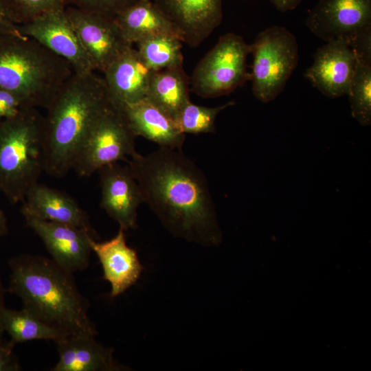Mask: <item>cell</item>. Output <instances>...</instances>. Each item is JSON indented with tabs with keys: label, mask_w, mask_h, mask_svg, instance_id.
<instances>
[{
	"label": "cell",
	"mask_w": 371,
	"mask_h": 371,
	"mask_svg": "<svg viewBox=\"0 0 371 371\" xmlns=\"http://www.w3.org/2000/svg\"><path fill=\"white\" fill-rule=\"evenodd\" d=\"M144 203L174 236L205 246L221 239L207 179L181 150L159 147L128 161Z\"/></svg>",
	"instance_id": "obj_1"
},
{
	"label": "cell",
	"mask_w": 371,
	"mask_h": 371,
	"mask_svg": "<svg viewBox=\"0 0 371 371\" xmlns=\"http://www.w3.org/2000/svg\"><path fill=\"white\" fill-rule=\"evenodd\" d=\"M8 265V291L21 300L23 308L65 336L97 335L74 273L52 258L29 254L11 258Z\"/></svg>",
	"instance_id": "obj_2"
},
{
	"label": "cell",
	"mask_w": 371,
	"mask_h": 371,
	"mask_svg": "<svg viewBox=\"0 0 371 371\" xmlns=\"http://www.w3.org/2000/svg\"><path fill=\"white\" fill-rule=\"evenodd\" d=\"M110 101L104 78L94 71L74 72L63 84L44 116L45 172L60 178L72 170L82 142Z\"/></svg>",
	"instance_id": "obj_3"
},
{
	"label": "cell",
	"mask_w": 371,
	"mask_h": 371,
	"mask_svg": "<svg viewBox=\"0 0 371 371\" xmlns=\"http://www.w3.org/2000/svg\"><path fill=\"white\" fill-rule=\"evenodd\" d=\"M74 73L67 60L34 38L0 33V88L25 107L46 109Z\"/></svg>",
	"instance_id": "obj_4"
},
{
	"label": "cell",
	"mask_w": 371,
	"mask_h": 371,
	"mask_svg": "<svg viewBox=\"0 0 371 371\" xmlns=\"http://www.w3.org/2000/svg\"><path fill=\"white\" fill-rule=\"evenodd\" d=\"M45 117L23 108L0 123V192L12 203L23 202L45 170Z\"/></svg>",
	"instance_id": "obj_5"
},
{
	"label": "cell",
	"mask_w": 371,
	"mask_h": 371,
	"mask_svg": "<svg viewBox=\"0 0 371 371\" xmlns=\"http://www.w3.org/2000/svg\"><path fill=\"white\" fill-rule=\"evenodd\" d=\"M250 45L253 93L258 100L267 103L284 90L297 66V40L286 27L273 25L260 32Z\"/></svg>",
	"instance_id": "obj_6"
},
{
	"label": "cell",
	"mask_w": 371,
	"mask_h": 371,
	"mask_svg": "<svg viewBox=\"0 0 371 371\" xmlns=\"http://www.w3.org/2000/svg\"><path fill=\"white\" fill-rule=\"evenodd\" d=\"M135 137L121 107L111 100L82 142L72 170L87 177L105 166L127 160L137 153Z\"/></svg>",
	"instance_id": "obj_7"
},
{
	"label": "cell",
	"mask_w": 371,
	"mask_h": 371,
	"mask_svg": "<svg viewBox=\"0 0 371 371\" xmlns=\"http://www.w3.org/2000/svg\"><path fill=\"white\" fill-rule=\"evenodd\" d=\"M251 45L242 36L228 33L204 56L191 78L194 91L203 98L227 95L251 79L247 58Z\"/></svg>",
	"instance_id": "obj_8"
},
{
	"label": "cell",
	"mask_w": 371,
	"mask_h": 371,
	"mask_svg": "<svg viewBox=\"0 0 371 371\" xmlns=\"http://www.w3.org/2000/svg\"><path fill=\"white\" fill-rule=\"evenodd\" d=\"M306 25L326 42L343 41L355 48L371 41V0H319Z\"/></svg>",
	"instance_id": "obj_9"
},
{
	"label": "cell",
	"mask_w": 371,
	"mask_h": 371,
	"mask_svg": "<svg viewBox=\"0 0 371 371\" xmlns=\"http://www.w3.org/2000/svg\"><path fill=\"white\" fill-rule=\"evenodd\" d=\"M22 36L34 38L56 55L67 60L75 73L95 71L65 9L41 14L19 24Z\"/></svg>",
	"instance_id": "obj_10"
},
{
	"label": "cell",
	"mask_w": 371,
	"mask_h": 371,
	"mask_svg": "<svg viewBox=\"0 0 371 371\" xmlns=\"http://www.w3.org/2000/svg\"><path fill=\"white\" fill-rule=\"evenodd\" d=\"M95 70L104 72L120 55L133 46L124 37L115 18L80 10L65 9Z\"/></svg>",
	"instance_id": "obj_11"
},
{
	"label": "cell",
	"mask_w": 371,
	"mask_h": 371,
	"mask_svg": "<svg viewBox=\"0 0 371 371\" xmlns=\"http://www.w3.org/2000/svg\"><path fill=\"white\" fill-rule=\"evenodd\" d=\"M21 212L26 226L41 239L56 264L72 273L88 267L92 252L91 240L97 238L95 232L43 220L25 211Z\"/></svg>",
	"instance_id": "obj_12"
},
{
	"label": "cell",
	"mask_w": 371,
	"mask_h": 371,
	"mask_svg": "<svg viewBox=\"0 0 371 371\" xmlns=\"http://www.w3.org/2000/svg\"><path fill=\"white\" fill-rule=\"evenodd\" d=\"M357 63L355 49L343 41H332L319 47L305 78L329 98L347 95Z\"/></svg>",
	"instance_id": "obj_13"
},
{
	"label": "cell",
	"mask_w": 371,
	"mask_h": 371,
	"mask_svg": "<svg viewBox=\"0 0 371 371\" xmlns=\"http://www.w3.org/2000/svg\"><path fill=\"white\" fill-rule=\"evenodd\" d=\"M97 172L101 189L100 207L120 228L125 231L135 229L137 209L144 199L128 166L116 162Z\"/></svg>",
	"instance_id": "obj_14"
},
{
	"label": "cell",
	"mask_w": 371,
	"mask_h": 371,
	"mask_svg": "<svg viewBox=\"0 0 371 371\" xmlns=\"http://www.w3.org/2000/svg\"><path fill=\"white\" fill-rule=\"evenodd\" d=\"M179 30L183 42L199 46L221 24L222 0H155Z\"/></svg>",
	"instance_id": "obj_15"
},
{
	"label": "cell",
	"mask_w": 371,
	"mask_h": 371,
	"mask_svg": "<svg viewBox=\"0 0 371 371\" xmlns=\"http://www.w3.org/2000/svg\"><path fill=\"white\" fill-rule=\"evenodd\" d=\"M138 51L128 47L103 72L110 100L122 106L144 100L153 73Z\"/></svg>",
	"instance_id": "obj_16"
},
{
	"label": "cell",
	"mask_w": 371,
	"mask_h": 371,
	"mask_svg": "<svg viewBox=\"0 0 371 371\" xmlns=\"http://www.w3.org/2000/svg\"><path fill=\"white\" fill-rule=\"evenodd\" d=\"M124 232L120 227L109 240H91V250L101 264L103 278L110 283L111 297L121 295L135 284L144 269L137 251L127 245Z\"/></svg>",
	"instance_id": "obj_17"
},
{
	"label": "cell",
	"mask_w": 371,
	"mask_h": 371,
	"mask_svg": "<svg viewBox=\"0 0 371 371\" xmlns=\"http://www.w3.org/2000/svg\"><path fill=\"white\" fill-rule=\"evenodd\" d=\"M21 211L43 220L95 232L88 214L74 199L65 192L38 182L27 192Z\"/></svg>",
	"instance_id": "obj_18"
},
{
	"label": "cell",
	"mask_w": 371,
	"mask_h": 371,
	"mask_svg": "<svg viewBox=\"0 0 371 371\" xmlns=\"http://www.w3.org/2000/svg\"><path fill=\"white\" fill-rule=\"evenodd\" d=\"M95 336H65L56 343L58 361L52 371H115L124 370L113 357L111 348L97 342Z\"/></svg>",
	"instance_id": "obj_19"
},
{
	"label": "cell",
	"mask_w": 371,
	"mask_h": 371,
	"mask_svg": "<svg viewBox=\"0 0 371 371\" xmlns=\"http://www.w3.org/2000/svg\"><path fill=\"white\" fill-rule=\"evenodd\" d=\"M120 107L136 137H143L159 147L181 150L185 134L172 118L147 99Z\"/></svg>",
	"instance_id": "obj_20"
},
{
	"label": "cell",
	"mask_w": 371,
	"mask_h": 371,
	"mask_svg": "<svg viewBox=\"0 0 371 371\" xmlns=\"http://www.w3.org/2000/svg\"><path fill=\"white\" fill-rule=\"evenodd\" d=\"M114 18L124 37L131 45L163 34L182 40L172 22L150 0H137Z\"/></svg>",
	"instance_id": "obj_21"
},
{
	"label": "cell",
	"mask_w": 371,
	"mask_h": 371,
	"mask_svg": "<svg viewBox=\"0 0 371 371\" xmlns=\"http://www.w3.org/2000/svg\"><path fill=\"white\" fill-rule=\"evenodd\" d=\"M189 83L183 67L155 71L146 99L175 120L183 106L190 101Z\"/></svg>",
	"instance_id": "obj_22"
},
{
	"label": "cell",
	"mask_w": 371,
	"mask_h": 371,
	"mask_svg": "<svg viewBox=\"0 0 371 371\" xmlns=\"http://www.w3.org/2000/svg\"><path fill=\"white\" fill-rule=\"evenodd\" d=\"M0 324L15 344L40 339L56 342L65 337L23 308L16 311L6 308L5 305L1 306Z\"/></svg>",
	"instance_id": "obj_23"
},
{
	"label": "cell",
	"mask_w": 371,
	"mask_h": 371,
	"mask_svg": "<svg viewBox=\"0 0 371 371\" xmlns=\"http://www.w3.org/2000/svg\"><path fill=\"white\" fill-rule=\"evenodd\" d=\"M182 40L169 34L158 35L137 43V51L153 71L183 67Z\"/></svg>",
	"instance_id": "obj_24"
},
{
	"label": "cell",
	"mask_w": 371,
	"mask_h": 371,
	"mask_svg": "<svg viewBox=\"0 0 371 371\" xmlns=\"http://www.w3.org/2000/svg\"><path fill=\"white\" fill-rule=\"evenodd\" d=\"M347 95L352 117L362 126L370 125L371 56L357 55L356 69Z\"/></svg>",
	"instance_id": "obj_25"
},
{
	"label": "cell",
	"mask_w": 371,
	"mask_h": 371,
	"mask_svg": "<svg viewBox=\"0 0 371 371\" xmlns=\"http://www.w3.org/2000/svg\"><path fill=\"white\" fill-rule=\"evenodd\" d=\"M234 104V102L230 101L221 106L207 107L194 104L190 101L179 112L175 122L179 131L185 135L214 133L218 113Z\"/></svg>",
	"instance_id": "obj_26"
},
{
	"label": "cell",
	"mask_w": 371,
	"mask_h": 371,
	"mask_svg": "<svg viewBox=\"0 0 371 371\" xmlns=\"http://www.w3.org/2000/svg\"><path fill=\"white\" fill-rule=\"evenodd\" d=\"M15 23L27 22L46 12L66 9L74 0H8Z\"/></svg>",
	"instance_id": "obj_27"
},
{
	"label": "cell",
	"mask_w": 371,
	"mask_h": 371,
	"mask_svg": "<svg viewBox=\"0 0 371 371\" xmlns=\"http://www.w3.org/2000/svg\"><path fill=\"white\" fill-rule=\"evenodd\" d=\"M137 0H74L73 5L85 11L115 17Z\"/></svg>",
	"instance_id": "obj_28"
},
{
	"label": "cell",
	"mask_w": 371,
	"mask_h": 371,
	"mask_svg": "<svg viewBox=\"0 0 371 371\" xmlns=\"http://www.w3.org/2000/svg\"><path fill=\"white\" fill-rule=\"evenodd\" d=\"M25 107L21 100L12 92L0 88V117L2 120L16 115Z\"/></svg>",
	"instance_id": "obj_29"
},
{
	"label": "cell",
	"mask_w": 371,
	"mask_h": 371,
	"mask_svg": "<svg viewBox=\"0 0 371 371\" xmlns=\"http://www.w3.org/2000/svg\"><path fill=\"white\" fill-rule=\"evenodd\" d=\"M15 344L9 341L0 343V371H19L21 366L16 356L14 348Z\"/></svg>",
	"instance_id": "obj_30"
},
{
	"label": "cell",
	"mask_w": 371,
	"mask_h": 371,
	"mask_svg": "<svg viewBox=\"0 0 371 371\" xmlns=\"http://www.w3.org/2000/svg\"><path fill=\"white\" fill-rule=\"evenodd\" d=\"M8 0H0V33L21 35L17 28Z\"/></svg>",
	"instance_id": "obj_31"
},
{
	"label": "cell",
	"mask_w": 371,
	"mask_h": 371,
	"mask_svg": "<svg viewBox=\"0 0 371 371\" xmlns=\"http://www.w3.org/2000/svg\"><path fill=\"white\" fill-rule=\"evenodd\" d=\"M275 8L281 12L295 9L302 0H270Z\"/></svg>",
	"instance_id": "obj_32"
},
{
	"label": "cell",
	"mask_w": 371,
	"mask_h": 371,
	"mask_svg": "<svg viewBox=\"0 0 371 371\" xmlns=\"http://www.w3.org/2000/svg\"><path fill=\"white\" fill-rule=\"evenodd\" d=\"M8 232L9 228L7 218L4 212L0 207V237L6 236Z\"/></svg>",
	"instance_id": "obj_33"
},
{
	"label": "cell",
	"mask_w": 371,
	"mask_h": 371,
	"mask_svg": "<svg viewBox=\"0 0 371 371\" xmlns=\"http://www.w3.org/2000/svg\"><path fill=\"white\" fill-rule=\"evenodd\" d=\"M5 289L0 278V307L4 305Z\"/></svg>",
	"instance_id": "obj_34"
},
{
	"label": "cell",
	"mask_w": 371,
	"mask_h": 371,
	"mask_svg": "<svg viewBox=\"0 0 371 371\" xmlns=\"http://www.w3.org/2000/svg\"><path fill=\"white\" fill-rule=\"evenodd\" d=\"M4 333H5V332H4V330H3V328H2V327H1V324H0V343L3 341V340H2V337H3V335Z\"/></svg>",
	"instance_id": "obj_35"
},
{
	"label": "cell",
	"mask_w": 371,
	"mask_h": 371,
	"mask_svg": "<svg viewBox=\"0 0 371 371\" xmlns=\"http://www.w3.org/2000/svg\"><path fill=\"white\" fill-rule=\"evenodd\" d=\"M1 121H2V119H1V117H0V123H1Z\"/></svg>",
	"instance_id": "obj_36"
}]
</instances>
